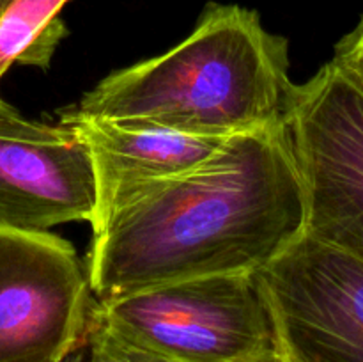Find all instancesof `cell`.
Here are the masks:
<instances>
[{"mask_svg":"<svg viewBox=\"0 0 363 362\" xmlns=\"http://www.w3.org/2000/svg\"><path fill=\"white\" fill-rule=\"evenodd\" d=\"M92 309L69 241L0 227V362H66L87 343Z\"/></svg>","mask_w":363,"mask_h":362,"instance_id":"cell-5","label":"cell"},{"mask_svg":"<svg viewBox=\"0 0 363 362\" xmlns=\"http://www.w3.org/2000/svg\"><path fill=\"white\" fill-rule=\"evenodd\" d=\"M69 0H11L0 9V78L13 64L48 67L66 35L59 11Z\"/></svg>","mask_w":363,"mask_h":362,"instance_id":"cell-9","label":"cell"},{"mask_svg":"<svg viewBox=\"0 0 363 362\" xmlns=\"http://www.w3.org/2000/svg\"><path fill=\"white\" fill-rule=\"evenodd\" d=\"M60 121L78 131L91 156L96 192L92 234L140 194L204 165L229 141L108 121Z\"/></svg>","mask_w":363,"mask_h":362,"instance_id":"cell-8","label":"cell"},{"mask_svg":"<svg viewBox=\"0 0 363 362\" xmlns=\"http://www.w3.org/2000/svg\"><path fill=\"white\" fill-rule=\"evenodd\" d=\"M91 156L71 124L32 121L0 99V227L48 231L92 222Z\"/></svg>","mask_w":363,"mask_h":362,"instance_id":"cell-7","label":"cell"},{"mask_svg":"<svg viewBox=\"0 0 363 362\" xmlns=\"http://www.w3.org/2000/svg\"><path fill=\"white\" fill-rule=\"evenodd\" d=\"M330 62L363 92V18L350 34L340 39Z\"/></svg>","mask_w":363,"mask_h":362,"instance_id":"cell-11","label":"cell"},{"mask_svg":"<svg viewBox=\"0 0 363 362\" xmlns=\"http://www.w3.org/2000/svg\"><path fill=\"white\" fill-rule=\"evenodd\" d=\"M91 323L160 362H277L255 273L174 280L98 302Z\"/></svg>","mask_w":363,"mask_h":362,"instance_id":"cell-3","label":"cell"},{"mask_svg":"<svg viewBox=\"0 0 363 362\" xmlns=\"http://www.w3.org/2000/svg\"><path fill=\"white\" fill-rule=\"evenodd\" d=\"M293 87L286 39L255 11L213 4L179 45L108 75L60 119L233 138L286 123Z\"/></svg>","mask_w":363,"mask_h":362,"instance_id":"cell-2","label":"cell"},{"mask_svg":"<svg viewBox=\"0 0 363 362\" xmlns=\"http://www.w3.org/2000/svg\"><path fill=\"white\" fill-rule=\"evenodd\" d=\"M305 234L363 259V92L332 62L294 84L286 116Z\"/></svg>","mask_w":363,"mask_h":362,"instance_id":"cell-4","label":"cell"},{"mask_svg":"<svg viewBox=\"0 0 363 362\" xmlns=\"http://www.w3.org/2000/svg\"><path fill=\"white\" fill-rule=\"evenodd\" d=\"M89 353L87 357L74 362H160L128 344L121 343L106 330L92 325L89 329Z\"/></svg>","mask_w":363,"mask_h":362,"instance_id":"cell-10","label":"cell"},{"mask_svg":"<svg viewBox=\"0 0 363 362\" xmlns=\"http://www.w3.org/2000/svg\"><path fill=\"white\" fill-rule=\"evenodd\" d=\"M9 2L11 0H0V9H4V7H6Z\"/></svg>","mask_w":363,"mask_h":362,"instance_id":"cell-12","label":"cell"},{"mask_svg":"<svg viewBox=\"0 0 363 362\" xmlns=\"http://www.w3.org/2000/svg\"><path fill=\"white\" fill-rule=\"evenodd\" d=\"M305 234L286 123L229 138L199 169L151 188L92 234L98 302L194 277L257 273Z\"/></svg>","mask_w":363,"mask_h":362,"instance_id":"cell-1","label":"cell"},{"mask_svg":"<svg viewBox=\"0 0 363 362\" xmlns=\"http://www.w3.org/2000/svg\"><path fill=\"white\" fill-rule=\"evenodd\" d=\"M277 362H363V259L303 236L255 273Z\"/></svg>","mask_w":363,"mask_h":362,"instance_id":"cell-6","label":"cell"}]
</instances>
